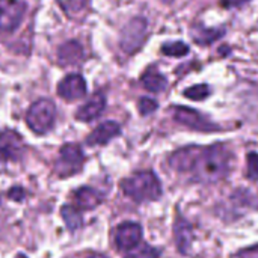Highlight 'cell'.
I'll list each match as a JSON object with an SVG mask.
<instances>
[{"mask_svg": "<svg viewBox=\"0 0 258 258\" xmlns=\"http://www.w3.org/2000/svg\"><path fill=\"white\" fill-rule=\"evenodd\" d=\"M62 6L68 11V14L71 12H77V11H82L86 0H60Z\"/></svg>", "mask_w": 258, "mask_h": 258, "instance_id": "24", "label": "cell"}, {"mask_svg": "<svg viewBox=\"0 0 258 258\" xmlns=\"http://www.w3.org/2000/svg\"><path fill=\"white\" fill-rule=\"evenodd\" d=\"M56 119V107L50 100H38L35 101L26 115V122L32 132L36 135H44L51 130Z\"/></svg>", "mask_w": 258, "mask_h": 258, "instance_id": "3", "label": "cell"}, {"mask_svg": "<svg viewBox=\"0 0 258 258\" xmlns=\"http://www.w3.org/2000/svg\"><path fill=\"white\" fill-rule=\"evenodd\" d=\"M160 2H163V3H166V5H169V3H172L174 0H160Z\"/></svg>", "mask_w": 258, "mask_h": 258, "instance_id": "28", "label": "cell"}, {"mask_svg": "<svg viewBox=\"0 0 258 258\" xmlns=\"http://www.w3.org/2000/svg\"><path fill=\"white\" fill-rule=\"evenodd\" d=\"M121 133V127L118 122L115 121H106L101 122L86 139L88 145H106L107 142H110L113 138L119 136Z\"/></svg>", "mask_w": 258, "mask_h": 258, "instance_id": "13", "label": "cell"}, {"mask_svg": "<svg viewBox=\"0 0 258 258\" xmlns=\"http://www.w3.org/2000/svg\"><path fill=\"white\" fill-rule=\"evenodd\" d=\"M121 190L135 203L157 201L163 190L159 177L153 171H139L121 181Z\"/></svg>", "mask_w": 258, "mask_h": 258, "instance_id": "2", "label": "cell"}, {"mask_svg": "<svg viewBox=\"0 0 258 258\" xmlns=\"http://www.w3.org/2000/svg\"><path fill=\"white\" fill-rule=\"evenodd\" d=\"M138 107H139V112L141 115L147 116V115H151L157 110L159 104L154 98H150V97H142L138 103Z\"/></svg>", "mask_w": 258, "mask_h": 258, "instance_id": "23", "label": "cell"}, {"mask_svg": "<svg viewBox=\"0 0 258 258\" xmlns=\"http://www.w3.org/2000/svg\"><path fill=\"white\" fill-rule=\"evenodd\" d=\"M57 57L60 65L68 67V65H76L83 59V47L77 41H68L59 47Z\"/></svg>", "mask_w": 258, "mask_h": 258, "instance_id": "15", "label": "cell"}, {"mask_svg": "<svg viewBox=\"0 0 258 258\" xmlns=\"http://www.w3.org/2000/svg\"><path fill=\"white\" fill-rule=\"evenodd\" d=\"M57 94L67 101L79 100L86 94V82L80 74H70L59 83Z\"/></svg>", "mask_w": 258, "mask_h": 258, "instance_id": "10", "label": "cell"}, {"mask_svg": "<svg viewBox=\"0 0 258 258\" xmlns=\"http://www.w3.org/2000/svg\"><path fill=\"white\" fill-rule=\"evenodd\" d=\"M24 0H0V29L5 32L15 30L24 17Z\"/></svg>", "mask_w": 258, "mask_h": 258, "instance_id": "7", "label": "cell"}, {"mask_svg": "<svg viewBox=\"0 0 258 258\" xmlns=\"http://www.w3.org/2000/svg\"><path fill=\"white\" fill-rule=\"evenodd\" d=\"M249 0H221V5L225 8H239L242 5H245Z\"/></svg>", "mask_w": 258, "mask_h": 258, "instance_id": "26", "label": "cell"}, {"mask_svg": "<svg viewBox=\"0 0 258 258\" xmlns=\"http://www.w3.org/2000/svg\"><path fill=\"white\" fill-rule=\"evenodd\" d=\"M104 107H106V97L101 92H97L77 110L76 118L83 122H91L104 112Z\"/></svg>", "mask_w": 258, "mask_h": 258, "instance_id": "12", "label": "cell"}, {"mask_svg": "<svg viewBox=\"0 0 258 258\" xmlns=\"http://www.w3.org/2000/svg\"><path fill=\"white\" fill-rule=\"evenodd\" d=\"M9 197L14 200V201H23V198H24V190L21 189V187H12L11 190H9Z\"/></svg>", "mask_w": 258, "mask_h": 258, "instance_id": "25", "label": "cell"}, {"mask_svg": "<svg viewBox=\"0 0 258 258\" xmlns=\"http://www.w3.org/2000/svg\"><path fill=\"white\" fill-rule=\"evenodd\" d=\"M192 39L200 44V45H210L215 41H218L224 35V29H216V27H204L201 24H197L190 30Z\"/></svg>", "mask_w": 258, "mask_h": 258, "instance_id": "16", "label": "cell"}, {"mask_svg": "<svg viewBox=\"0 0 258 258\" xmlns=\"http://www.w3.org/2000/svg\"><path fill=\"white\" fill-rule=\"evenodd\" d=\"M142 240V227L138 222H122L115 230V245L118 251H130Z\"/></svg>", "mask_w": 258, "mask_h": 258, "instance_id": "8", "label": "cell"}, {"mask_svg": "<svg viewBox=\"0 0 258 258\" xmlns=\"http://www.w3.org/2000/svg\"><path fill=\"white\" fill-rule=\"evenodd\" d=\"M160 255H162V249L151 246V245L139 243L136 248L130 249L128 254L124 258H159Z\"/></svg>", "mask_w": 258, "mask_h": 258, "instance_id": "19", "label": "cell"}, {"mask_svg": "<svg viewBox=\"0 0 258 258\" xmlns=\"http://www.w3.org/2000/svg\"><path fill=\"white\" fill-rule=\"evenodd\" d=\"M141 83L147 91L157 94V92H162V91L166 89L168 80H166V77L163 74H160V73H157L154 70H148L141 77Z\"/></svg>", "mask_w": 258, "mask_h": 258, "instance_id": "17", "label": "cell"}, {"mask_svg": "<svg viewBox=\"0 0 258 258\" xmlns=\"http://www.w3.org/2000/svg\"><path fill=\"white\" fill-rule=\"evenodd\" d=\"M85 156L82 148L77 144H65L59 151V160H57V172L60 177H68L76 172H79L83 166Z\"/></svg>", "mask_w": 258, "mask_h": 258, "instance_id": "6", "label": "cell"}, {"mask_svg": "<svg viewBox=\"0 0 258 258\" xmlns=\"http://www.w3.org/2000/svg\"><path fill=\"white\" fill-rule=\"evenodd\" d=\"M60 215H62V219H63V222H65V225H67V228L70 231H76L83 225V218H82L80 212L76 207L63 206L62 210H60Z\"/></svg>", "mask_w": 258, "mask_h": 258, "instance_id": "18", "label": "cell"}, {"mask_svg": "<svg viewBox=\"0 0 258 258\" xmlns=\"http://www.w3.org/2000/svg\"><path fill=\"white\" fill-rule=\"evenodd\" d=\"M24 153V141L14 130L0 133V157L3 160H20Z\"/></svg>", "mask_w": 258, "mask_h": 258, "instance_id": "9", "label": "cell"}, {"mask_svg": "<svg viewBox=\"0 0 258 258\" xmlns=\"http://www.w3.org/2000/svg\"><path fill=\"white\" fill-rule=\"evenodd\" d=\"M172 116L174 119L190 128V130H197V132H216L219 130V125H216L215 122H212V119H209L207 116H204L203 113H200L198 110L192 109V107H186V106H175L172 107Z\"/></svg>", "mask_w": 258, "mask_h": 258, "instance_id": "5", "label": "cell"}, {"mask_svg": "<svg viewBox=\"0 0 258 258\" xmlns=\"http://www.w3.org/2000/svg\"><path fill=\"white\" fill-rule=\"evenodd\" d=\"M174 242L180 254L186 255L194 242V228L192 225L181 216H178L174 222Z\"/></svg>", "mask_w": 258, "mask_h": 258, "instance_id": "11", "label": "cell"}, {"mask_svg": "<svg viewBox=\"0 0 258 258\" xmlns=\"http://www.w3.org/2000/svg\"><path fill=\"white\" fill-rule=\"evenodd\" d=\"M73 198H74V204L80 210H92L103 203V195L98 190L88 187V186L77 189Z\"/></svg>", "mask_w": 258, "mask_h": 258, "instance_id": "14", "label": "cell"}, {"mask_svg": "<svg viewBox=\"0 0 258 258\" xmlns=\"http://www.w3.org/2000/svg\"><path fill=\"white\" fill-rule=\"evenodd\" d=\"M148 36V21L144 17L132 18L122 29L119 47L125 54H135L141 50Z\"/></svg>", "mask_w": 258, "mask_h": 258, "instance_id": "4", "label": "cell"}, {"mask_svg": "<svg viewBox=\"0 0 258 258\" xmlns=\"http://www.w3.org/2000/svg\"><path fill=\"white\" fill-rule=\"evenodd\" d=\"M169 166L183 174H190L198 183L213 184L227 177L231 168V153L222 144L210 147L190 145L177 150L169 157Z\"/></svg>", "mask_w": 258, "mask_h": 258, "instance_id": "1", "label": "cell"}, {"mask_svg": "<svg viewBox=\"0 0 258 258\" xmlns=\"http://www.w3.org/2000/svg\"><path fill=\"white\" fill-rule=\"evenodd\" d=\"M89 258H107L106 255H103V254H92Z\"/></svg>", "mask_w": 258, "mask_h": 258, "instance_id": "27", "label": "cell"}, {"mask_svg": "<svg viewBox=\"0 0 258 258\" xmlns=\"http://www.w3.org/2000/svg\"><path fill=\"white\" fill-rule=\"evenodd\" d=\"M246 178L251 181L258 180V154L257 153H249L246 157Z\"/></svg>", "mask_w": 258, "mask_h": 258, "instance_id": "22", "label": "cell"}, {"mask_svg": "<svg viewBox=\"0 0 258 258\" xmlns=\"http://www.w3.org/2000/svg\"><path fill=\"white\" fill-rule=\"evenodd\" d=\"M210 92L212 91H210L209 85L200 83V85H194V86L184 89L183 95L186 98H189V100H194V101H203V100H206L210 95Z\"/></svg>", "mask_w": 258, "mask_h": 258, "instance_id": "21", "label": "cell"}, {"mask_svg": "<svg viewBox=\"0 0 258 258\" xmlns=\"http://www.w3.org/2000/svg\"><path fill=\"white\" fill-rule=\"evenodd\" d=\"M162 53L171 57H183L189 53V47L183 41H169L162 45Z\"/></svg>", "mask_w": 258, "mask_h": 258, "instance_id": "20", "label": "cell"}]
</instances>
